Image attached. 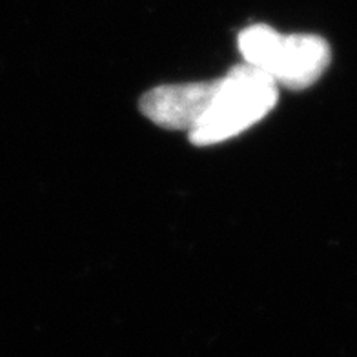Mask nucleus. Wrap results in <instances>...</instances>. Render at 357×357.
<instances>
[{"label": "nucleus", "instance_id": "1", "mask_svg": "<svg viewBox=\"0 0 357 357\" xmlns=\"http://www.w3.org/2000/svg\"><path fill=\"white\" fill-rule=\"evenodd\" d=\"M278 97L275 80L243 62L217 79L212 104L188 132L190 141L195 146L228 141L266 117L278 104Z\"/></svg>", "mask_w": 357, "mask_h": 357}, {"label": "nucleus", "instance_id": "4", "mask_svg": "<svg viewBox=\"0 0 357 357\" xmlns=\"http://www.w3.org/2000/svg\"><path fill=\"white\" fill-rule=\"evenodd\" d=\"M237 43H239V52L245 64L270 77V71L275 64L279 47H281L282 35L270 26L255 24L241 31Z\"/></svg>", "mask_w": 357, "mask_h": 357}, {"label": "nucleus", "instance_id": "2", "mask_svg": "<svg viewBox=\"0 0 357 357\" xmlns=\"http://www.w3.org/2000/svg\"><path fill=\"white\" fill-rule=\"evenodd\" d=\"M215 89L217 80L159 86L146 91L139 106L157 126L192 132L210 108Z\"/></svg>", "mask_w": 357, "mask_h": 357}, {"label": "nucleus", "instance_id": "3", "mask_svg": "<svg viewBox=\"0 0 357 357\" xmlns=\"http://www.w3.org/2000/svg\"><path fill=\"white\" fill-rule=\"evenodd\" d=\"M330 64V47L317 35H282L270 77L288 89H305L323 77Z\"/></svg>", "mask_w": 357, "mask_h": 357}]
</instances>
